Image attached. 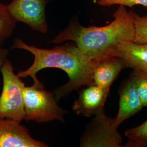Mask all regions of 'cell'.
<instances>
[{
  "label": "cell",
  "instance_id": "cell-1",
  "mask_svg": "<svg viewBox=\"0 0 147 147\" xmlns=\"http://www.w3.org/2000/svg\"><path fill=\"white\" fill-rule=\"evenodd\" d=\"M11 49L25 50L34 56L31 66L24 71H19L17 75L20 78L31 76L36 86H43L37 77V74L43 69H60L68 74V82L56 88L53 93L57 101L82 86L93 84L94 70L98 61L81 51L73 42L50 49L30 45L21 39L16 38Z\"/></svg>",
  "mask_w": 147,
  "mask_h": 147
},
{
  "label": "cell",
  "instance_id": "cell-2",
  "mask_svg": "<svg viewBox=\"0 0 147 147\" xmlns=\"http://www.w3.org/2000/svg\"><path fill=\"white\" fill-rule=\"evenodd\" d=\"M113 17L114 19L110 24L99 27H85L77 18H73L51 42H73L81 51L97 61L112 56L121 42H134L135 34L132 11H127L125 6L119 5Z\"/></svg>",
  "mask_w": 147,
  "mask_h": 147
},
{
  "label": "cell",
  "instance_id": "cell-3",
  "mask_svg": "<svg viewBox=\"0 0 147 147\" xmlns=\"http://www.w3.org/2000/svg\"><path fill=\"white\" fill-rule=\"evenodd\" d=\"M23 96L25 120L38 123L53 120L64 121V116L68 112L59 106L53 93L45 90L43 86H25Z\"/></svg>",
  "mask_w": 147,
  "mask_h": 147
},
{
  "label": "cell",
  "instance_id": "cell-4",
  "mask_svg": "<svg viewBox=\"0 0 147 147\" xmlns=\"http://www.w3.org/2000/svg\"><path fill=\"white\" fill-rule=\"evenodd\" d=\"M3 87L0 95V118L21 122L25 119L23 89L21 78L14 73L11 61L6 59L0 68Z\"/></svg>",
  "mask_w": 147,
  "mask_h": 147
},
{
  "label": "cell",
  "instance_id": "cell-5",
  "mask_svg": "<svg viewBox=\"0 0 147 147\" xmlns=\"http://www.w3.org/2000/svg\"><path fill=\"white\" fill-rule=\"evenodd\" d=\"M114 119L106 116L104 111L94 116L82 137L80 146L121 147L122 136Z\"/></svg>",
  "mask_w": 147,
  "mask_h": 147
},
{
  "label": "cell",
  "instance_id": "cell-6",
  "mask_svg": "<svg viewBox=\"0 0 147 147\" xmlns=\"http://www.w3.org/2000/svg\"><path fill=\"white\" fill-rule=\"evenodd\" d=\"M51 0H13L8 5L11 16L36 31L47 33L48 24L46 7Z\"/></svg>",
  "mask_w": 147,
  "mask_h": 147
},
{
  "label": "cell",
  "instance_id": "cell-7",
  "mask_svg": "<svg viewBox=\"0 0 147 147\" xmlns=\"http://www.w3.org/2000/svg\"><path fill=\"white\" fill-rule=\"evenodd\" d=\"M110 89L96 84L86 86L79 92V98L75 101L72 109L78 115L89 117L104 111V105Z\"/></svg>",
  "mask_w": 147,
  "mask_h": 147
},
{
  "label": "cell",
  "instance_id": "cell-8",
  "mask_svg": "<svg viewBox=\"0 0 147 147\" xmlns=\"http://www.w3.org/2000/svg\"><path fill=\"white\" fill-rule=\"evenodd\" d=\"M45 143L32 137L18 121L0 118V147H45Z\"/></svg>",
  "mask_w": 147,
  "mask_h": 147
},
{
  "label": "cell",
  "instance_id": "cell-9",
  "mask_svg": "<svg viewBox=\"0 0 147 147\" xmlns=\"http://www.w3.org/2000/svg\"><path fill=\"white\" fill-rule=\"evenodd\" d=\"M119 110L114 118L117 126L134 116L144 107L137 90L135 84L130 77L124 81L119 89Z\"/></svg>",
  "mask_w": 147,
  "mask_h": 147
},
{
  "label": "cell",
  "instance_id": "cell-10",
  "mask_svg": "<svg viewBox=\"0 0 147 147\" xmlns=\"http://www.w3.org/2000/svg\"><path fill=\"white\" fill-rule=\"evenodd\" d=\"M126 68L128 66L126 62L117 56H111L99 61L94 70L93 84L110 89L121 70Z\"/></svg>",
  "mask_w": 147,
  "mask_h": 147
},
{
  "label": "cell",
  "instance_id": "cell-11",
  "mask_svg": "<svg viewBox=\"0 0 147 147\" xmlns=\"http://www.w3.org/2000/svg\"><path fill=\"white\" fill-rule=\"evenodd\" d=\"M112 56L123 59L128 68L147 73V44L122 42L116 47Z\"/></svg>",
  "mask_w": 147,
  "mask_h": 147
},
{
  "label": "cell",
  "instance_id": "cell-12",
  "mask_svg": "<svg viewBox=\"0 0 147 147\" xmlns=\"http://www.w3.org/2000/svg\"><path fill=\"white\" fill-rule=\"evenodd\" d=\"M16 22L11 16L7 5L0 2V48L11 37L16 27Z\"/></svg>",
  "mask_w": 147,
  "mask_h": 147
},
{
  "label": "cell",
  "instance_id": "cell-13",
  "mask_svg": "<svg viewBox=\"0 0 147 147\" xmlns=\"http://www.w3.org/2000/svg\"><path fill=\"white\" fill-rule=\"evenodd\" d=\"M125 135L128 141L124 147H147V120L139 126L126 130Z\"/></svg>",
  "mask_w": 147,
  "mask_h": 147
},
{
  "label": "cell",
  "instance_id": "cell-14",
  "mask_svg": "<svg viewBox=\"0 0 147 147\" xmlns=\"http://www.w3.org/2000/svg\"><path fill=\"white\" fill-rule=\"evenodd\" d=\"M133 70L129 77L135 84L143 106H147V73L137 69Z\"/></svg>",
  "mask_w": 147,
  "mask_h": 147
},
{
  "label": "cell",
  "instance_id": "cell-15",
  "mask_svg": "<svg viewBox=\"0 0 147 147\" xmlns=\"http://www.w3.org/2000/svg\"><path fill=\"white\" fill-rule=\"evenodd\" d=\"M132 15L135 29L134 42L147 44V16H141L133 11Z\"/></svg>",
  "mask_w": 147,
  "mask_h": 147
},
{
  "label": "cell",
  "instance_id": "cell-16",
  "mask_svg": "<svg viewBox=\"0 0 147 147\" xmlns=\"http://www.w3.org/2000/svg\"><path fill=\"white\" fill-rule=\"evenodd\" d=\"M95 2L101 7L122 5L132 7L135 5H141L147 7V0H96Z\"/></svg>",
  "mask_w": 147,
  "mask_h": 147
},
{
  "label": "cell",
  "instance_id": "cell-17",
  "mask_svg": "<svg viewBox=\"0 0 147 147\" xmlns=\"http://www.w3.org/2000/svg\"><path fill=\"white\" fill-rule=\"evenodd\" d=\"M9 53V50L4 49L3 47L0 48V68L2 67L5 59H7V56Z\"/></svg>",
  "mask_w": 147,
  "mask_h": 147
}]
</instances>
